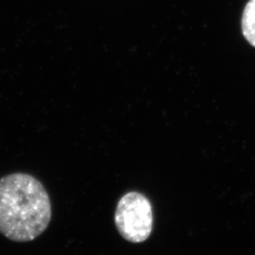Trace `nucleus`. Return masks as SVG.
Returning a JSON list of instances; mask_svg holds the SVG:
<instances>
[{"mask_svg":"<svg viewBox=\"0 0 255 255\" xmlns=\"http://www.w3.org/2000/svg\"><path fill=\"white\" fill-rule=\"evenodd\" d=\"M52 216L44 185L34 177L10 174L0 179V233L14 242L40 237Z\"/></svg>","mask_w":255,"mask_h":255,"instance_id":"nucleus-1","label":"nucleus"},{"mask_svg":"<svg viewBox=\"0 0 255 255\" xmlns=\"http://www.w3.org/2000/svg\"><path fill=\"white\" fill-rule=\"evenodd\" d=\"M242 32L247 41L255 47V0H250L242 14Z\"/></svg>","mask_w":255,"mask_h":255,"instance_id":"nucleus-3","label":"nucleus"},{"mask_svg":"<svg viewBox=\"0 0 255 255\" xmlns=\"http://www.w3.org/2000/svg\"><path fill=\"white\" fill-rule=\"evenodd\" d=\"M152 208L146 197L137 192L126 194L119 201L116 224L119 234L132 243L146 240L152 231Z\"/></svg>","mask_w":255,"mask_h":255,"instance_id":"nucleus-2","label":"nucleus"}]
</instances>
